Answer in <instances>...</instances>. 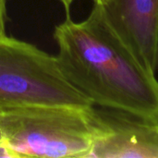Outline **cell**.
Here are the masks:
<instances>
[{"mask_svg":"<svg viewBox=\"0 0 158 158\" xmlns=\"http://www.w3.org/2000/svg\"><path fill=\"white\" fill-rule=\"evenodd\" d=\"M56 56L66 79L94 106L126 112L158 124V81L122 43L100 4L74 21L55 27Z\"/></svg>","mask_w":158,"mask_h":158,"instance_id":"obj_1","label":"cell"},{"mask_svg":"<svg viewBox=\"0 0 158 158\" xmlns=\"http://www.w3.org/2000/svg\"><path fill=\"white\" fill-rule=\"evenodd\" d=\"M67 106L0 108V131L13 157L89 158L92 109Z\"/></svg>","mask_w":158,"mask_h":158,"instance_id":"obj_2","label":"cell"},{"mask_svg":"<svg viewBox=\"0 0 158 158\" xmlns=\"http://www.w3.org/2000/svg\"><path fill=\"white\" fill-rule=\"evenodd\" d=\"M34 106L94 105L66 79L56 56L6 33L0 36V108Z\"/></svg>","mask_w":158,"mask_h":158,"instance_id":"obj_3","label":"cell"},{"mask_svg":"<svg viewBox=\"0 0 158 158\" xmlns=\"http://www.w3.org/2000/svg\"><path fill=\"white\" fill-rule=\"evenodd\" d=\"M92 116L94 144L89 158H158L157 124L94 106Z\"/></svg>","mask_w":158,"mask_h":158,"instance_id":"obj_4","label":"cell"},{"mask_svg":"<svg viewBox=\"0 0 158 158\" xmlns=\"http://www.w3.org/2000/svg\"><path fill=\"white\" fill-rule=\"evenodd\" d=\"M106 19L138 62L157 69L158 0H107L100 4Z\"/></svg>","mask_w":158,"mask_h":158,"instance_id":"obj_5","label":"cell"},{"mask_svg":"<svg viewBox=\"0 0 158 158\" xmlns=\"http://www.w3.org/2000/svg\"><path fill=\"white\" fill-rule=\"evenodd\" d=\"M6 0H0V36L6 34Z\"/></svg>","mask_w":158,"mask_h":158,"instance_id":"obj_6","label":"cell"},{"mask_svg":"<svg viewBox=\"0 0 158 158\" xmlns=\"http://www.w3.org/2000/svg\"><path fill=\"white\" fill-rule=\"evenodd\" d=\"M57 1H59L62 4L63 7L65 8L66 12H67V15H69V10H70L71 5L75 0H57Z\"/></svg>","mask_w":158,"mask_h":158,"instance_id":"obj_7","label":"cell"},{"mask_svg":"<svg viewBox=\"0 0 158 158\" xmlns=\"http://www.w3.org/2000/svg\"><path fill=\"white\" fill-rule=\"evenodd\" d=\"M93 1H94V4H104L107 0H93Z\"/></svg>","mask_w":158,"mask_h":158,"instance_id":"obj_8","label":"cell"},{"mask_svg":"<svg viewBox=\"0 0 158 158\" xmlns=\"http://www.w3.org/2000/svg\"><path fill=\"white\" fill-rule=\"evenodd\" d=\"M2 144H5L4 142H3V137H2V133H1V131H0V145Z\"/></svg>","mask_w":158,"mask_h":158,"instance_id":"obj_9","label":"cell"},{"mask_svg":"<svg viewBox=\"0 0 158 158\" xmlns=\"http://www.w3.org/2000/svg\"><path fill=\"white\" fill-rule=\"evenodd\" d=\"M157 69H158V47H157Z\"/></svg>","mask_w":158,"mask_h":158,"instance_id":"obj_10","label":"cell"},{"mask_svg":"<svg viewBox=\"0 0 158 158\" xmlns=\"http://www.w3.org/2000/svg\"><path fill=\"white\" fill-rule=\"evenodd\" d=\"M156 130H157V133H158V124L156 125Z\"/></svg>","mask_w":158,"mask_h":158,"instance_id":"obj_11","label":"cell"}]
</instances>
